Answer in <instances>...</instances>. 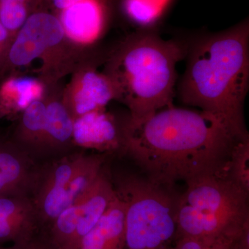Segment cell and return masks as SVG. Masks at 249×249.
Returning a JSON list of instances; mask_svg holds the SVG:
<instances>
[{
	"instance_id": "52a82bcc",
	"label": "cell",
	"mask_w": 249,
	"mask_h": 249,
	"mask_svg": "<svg viewBox=\"0 0 249 249\" xmlns=\"http://www.w3.org/2000/svg\"><path fill=\"white\" fill-rule=\"evenodd\" d=\"M85 156H74L49 168L41 181L33 201L36 216L45 222H53L69 206L67 186L79 168Z\"/></svg>"
},
{
	"instance_id": "4fadbf2b",
	"label": "cell",
	"mask_w": 249,
	"mask_h": 249,
	"mask_svg": "<svg viewBox=\"0 0 249 249\" xmlns=\"http://www.w3.org/2000/svg\"><path fill=\"white\" fill-rule=\"evenodd\" d=\"M117 98L114 85L107 75L90 70L80 80V88L73 98V110L79 117L91 111L103 109Z\"/></svg>"
},
{
	"instance_id": "2e32d148",
	"label": "cell",
	"mask_w": 249,
	"mask_h": 249,
	"mask_svg": "<svg viewBox=\"0 0 249 249\" xmlns=\"http://www.w3.org/2000/svg\"><path fill=\"white\" fill-rule=\"evenodd\" d=\"M103 157L85 156L84 160L67 186L69 206L77 202L92 186L102 173Z\"/></svg>"
},
{
	"instance_id": "ffe728a7",
	"label": "cell",
	"mask_w": 249,
	"mask_h": 249,
	"mask_svg": "<svg viewBox=\"0 0 249 249\" xmlns=\"http://www.w3.org/2000/svg\"><path fill=\"white\" fill-rule=\"evenodd\" d=\"M36 0H0V22L11 33L17 32L26 22Z\"/></svg>"
},
{
	"instance_id": "277c9868",
	"label": "cell",
	"mask_w": 249,
	"mask_h": 249,
	"mask_svg": "<svg viewBox=\"0 0 249 249\" xmlns=\"http://www.w3.org/2000/svg\"><path fill=\"white\" fill-rule=\"evenodd\" d=\"M175 187L128 175L115 188L125 205L124 249H169L176 235L180 195Z\"/></svg>"
},
{
	"instance_id": "6da1fadb",
	"label": "cell",
	"mask_w": 249,
	"mask_h": 249,
	"mask_svg": "<svg viewBox=\"0 0 249 249\" xmlns=\"http://www.w3.org/2000/svg\"><path fill=\"white\" fill-rule=\"evenodd\" d=\"M240 139L213 116L172 106L139 120L129 118L121 149L147 178L175 187L224 170Z\"/></svg>"
},
{
	"instance_id": "7c38bea8",
	"label": "cell",
	"mask_w": 249,
	"mask_h": 249,
	"mask_svg": "<svg viewBox=\"0 0 249 249\" xmlns=\"http://www.w3.org/2000/svg\"><path fill=\"white\" fill-rule=\"evenodd\" d=\"M33 179L29 156L14 147L0 145V196L26 195Z\"/></svg>"
},
{
	"instance_id": "5bb4252c",
	"label": "cell",
	"mask_w": 249,
	"mask_h": 249,
	"mask_svg": "<svg viewBox=\"0 0 249 249\" xmlns=\"http://www.w3.org/2000/svg\"><path fill=\"white\" fill-rule=\"evenodd\" d=\"M42 91V85L35 78H10L0 88V111L11 114L23 111L31 103L40 100Z\"/></svg>"
},
{
	"instance_id": "44dd1931",
	"label": "cell",
	"mask_w": 249,
	"mask_h": 249,
	"mask_svg": "<svg viewBox=\"0 0 249 249\" xmlns=\"http://www.w3.org/2000/svg\"><path fill=\"white\" fill-rule=\"evenodd\" d=\"M0 215L11 219L34 221L36 217L33 201L26 195L0 196Z\"/></svg>"
},
{
	"instance_id": "3957f363",
	"label": "cell",
	"mask_w": 249,
	"mask_h": 249,
	"mask_svg": "<svg viewBox=\"0 0 249 249\" xmlns=\"http://www.w3.org/2000/svg\"><path fill=\"white\" fill-rule=\"evenodd\" d=\"M187 49V44L165 40L153 29L139 30L124 41L107 76L128 107L129 119L139 120L173 106L177 65Z\"/></svg>"
},
{
	"instance_id": "30bf717a",
	"label": "cell",
	"mask_w": 249,
	"mask_h": 249,
	"mask_svg": "<svg viewBox=\"0 0 249 249\" xmlns=\"http://www.w3.org/2000/svg\"><path fill=\"white\" fill-rule=\"evenodd\" d=\"M116 196L115 188L102 172L89 191L78 201V224L67 249H79L82 239L96 226Z\"/></svg>"
},
{
	"instance_id": "7a4b0ae2",
	"label": "cell",
	"mask_w": 249,
	"mask_h": 249,
	"mask_svg": "<svg viewBox=\"0 0 249 249\" xmlns=\"http://www.w3.org/2000/svg\"><path fill=\"white\" fill-rule=\"evenodd\" d=\"M178 85L181 102L213 116L240 137L249 136L244 106L249 88V22L202 36L187 49Z\"/></svg>"
},
{
	"instance_id": "e0dca14e",
	"label": "cell",
	"mask_w": 249,
	"mask_h": 249,
	"mask_svg": "<svg viewBox=\"0 0 249 249\" xmlns=\"http://www.w3.org/2000/svg\"><path fill=\"white\" fill-rule=\"evenodd\" d=\"M46 105L40 100L31 103L23 110L21 141L28 146H43Z\"/></svg>"
},
{
	"instance_id": "ac0fdd59",
	"label": "cell",
	"mask_w": 249,
	"mask_h": 249,
	"mask_svg": "<svg viewBox=\"0 0 249 249\" xmlns=\"http://www.w3.org/2000/svg\"><path fill=\"white\" fill-rule=\"evenodd\" d=\"M80 214L79 201L62 211L52 223V239L58 249H67L76 231Z\"/></svg>"
},
{
	"instance_id": "ba28073f",
	"label": "cell",
	"mask_w": 249,
	"mask_h": 249,
	"mask_svg": "<svg viewBox=\"0 0 249 249\" xmlns=\"http://www.w3.org/2000/svg\"><path fill=\"white\" fill-rule=\"evenodd\" d=\"M107 4L108 0H81L60 11L65 35L80 43L97 40L106 24Z\"/></svg>"
},
{
	"instance_id": "d6986e66",
	"label": "cell",
	"mask_w": 249,
	"mask_h": 249,
	"mask_svg": "<svg viewBox=\"0 0 249 249\" xmlns=\"http://www.w3.org/2000/svg\"><path fill=\"white\" fill-rule=\"evenodd\" d=\"M231 178L249 193V137L239 139L227 163Z\"/></svg>"
},
{
	"instance_id": "8992f818",
	"label": "cell",
	"mask_w": 249,
	"mask_h": 249,
	"mask_svg": "<svg viewBox=\"0 0 249 249\" xmlns=\"http://www.w3.org/2000/svg\"><path fill=\"white\" fill-rule=\"evenodd\" d=\"M64 36L58 17L47 11H35L18 30L8 53L9 61L15 66H26L58 45Z\"/></svg>"
},
{
	"instance_id": "7402d4cb",
	"label": "cell",
	"mask_w": 249,
	"mask_h": 249,
	"mask_svg": "<svg viewBox=\"0 0 249 249\" xmlns=\"http://www.w3.org/2000/svg\"><path fill=\"white\" fill-rule=\"evenodd\" d=\"M240 235L213 239L179 237L174 240L169 249H240Z\"/></svg>"
},
{
	"instance_id": "9c48e42d",
	"label": "cell",
	"mask_w": 249,
	"mask_h": 249,
	"mask_svg": "<svg viewBox=\"0 0 249 249\" xmlns=\"http://www.w3.org/2000/svg\"><path fill=\"white\" fill-rule=\"evenodd\" d=\"M73 139L80 146L99 151L121 148L122 127L103 109L76 118L73 124Z\"/></svg>"
},
{
	"instance_id": "9a60e30c",
	"label": "cell",
	"mask_w": 249,
	"mask_h": 249,
	"mask_svg": "<svg viewBox=\"0 0 249 249\" xmlns=\"http://www.w3.org/2000/svg\"><path fill=\"white\" fill-rule=\"evenodd\" d=\"M74 120L66 106L58 101L46 105L43 146L57 149L73 139Z\"/></svg>"
},
{
	"instance_id": "8fae6325",
	"label": "cell",
	"mask_w": 249,
	"mask_h": 249,
	"mask_svg": "<svg viewBox=\"0 0 249 249\" xmlns=\"http://www.w3.org/2000/svg\"><path fill=\"white\" fill-rule=\"evenodd\" d=\"M125 205L116 197L97 224L80 242L79 249H124Z\"/></svg>"
},
{
	"instance_id": "d4e9b609",
	"label": "cell",
	"mask_w": 249,
	"mask_h": 249,
	"mask_svg": "<svg viewBox=\"0 0 249 249\" xmlns=\"http://www.w3.org/2000/svg\"><path fill=\"white\" fill-rule=\"evenodd\" d=\"M0 249H42V248L40 246L32 243L29 239V240L22 241V242H16V245L11 248H0Z\"/></svg>"
},
{
	"instance_id": "cb8c5ba5",
	"label": "cell",
	"mask_w": 249,
	"mask_h": 249,
	"mask_svg": "<svg viewBox=\"0 0 249 249\" xmlns=\"http://www.w3.org/2000/svg\"><path fill=\"white\" fill-rule=\"evenodd\" d=\"M49 1L55 9L58 10L60 12L81 0H49Z\"/></svg>"
},
{
	"instance_id": "603a6c76",
	"label": "cell",
	"mask_w": 249,
	"mask_h": 249,
	"mask_svg": "<svg viewBox=\"0 0 249 249\" xmlns=\"http://www.w3.org/2000/svg\"><path fill=\"white\" fill-rule=\"evenodd\" d=\"M33 222L0 215V244L9 240L19 242L29 240Z\"/></svg>"
},
{
	"instance_id": "5b68a950",
	"label": "cell",
	"mask_w": 249,
	"mask_h": 249,
	"mask_svg": "<svg viewBox=\"0 0 249 249\" xmlns=\"http://www.w3.org/2000/svg\"><path fill=\"white\" fill-rule=\"evenodd\" d=\"M180 199L201 213L224 219L237 227L249 221V193L231 178L227 165L217 173L186 182Z\"/></svg>"
}]
</instances>
